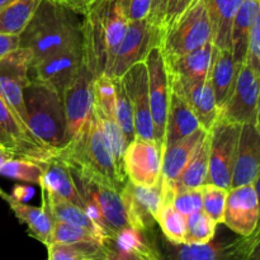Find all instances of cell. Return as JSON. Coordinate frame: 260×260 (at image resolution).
<instances>
[{"label":"cell","mask_w":260,"mask_h":260,"mask_svg":"<svg viewBox=\"0 0 260 260\" xmlns=\"http://www.w3.org/2000/svg\"><path fill=\"white\" fill-rule=\"evenodd\" d=\"M245 62L260 75V9L251 28Z\"/></svg>","instance_id":"obj_41"},{"label":"cell","mask_w":260,"mask_h":260,"mask_svg":"<svg viewBox=\"0 0 260 260\" xmlns=\"http://www.w3.org/2000/svg\"><path fill=\"white\" fill-rule=\"evenodd\" d=\"M201 193L203 212L210 216L217 225L222 223L229 190L215 184H205L201 187Z\"/></svg>","instance_id":"obj_38"},{"label":"cell","mask_w":260,"mask_h":260,"mask_svg":"<svg viewBox=\"0 0 260 260\" xmlns=\"http://www.w3.org/2000/svg\"><path fill=\"white\" fill-rule=\"evenodd\" d=\"M217 223L206 215L203 211L196 212L187 217V231L184 243L206 244L212 240L216 235Z\"/></svg>","instance_id":"obj_36"},{"label":"cell","mask_w":260,"mask_h":260,"mask_svg":"<svg viewBox=\"0 0 260 260\" xmlns=\"http://www.w3.org/2000/svg\"><path fill=\"white\" fill-rule=\"evenodd\" d=\"M260 221V207L254 184L231 188L226 200L223 225L240 236H250Z\"/></svg>","instance_id":"obj_18"},{"label":"cell","mask_w":260,"mask_h":260,"mask_svg":"<svg viewBox=\"0 0 260 260\" xmlns=\"http://www.w3.org/2000/svg\"><path fill=\"white\" fill-rule=\"evenodd\" d=\"M43 174L41 179V189H45L62 200L69 201L84 210V203L74 183L73 175L68 165L55 154L45 160H41Z\"/></svg>","instance_id":"obj_22"},{"label":"cell","mask_w":260,"mask_h":260,"mask_svg":"<svg viewBox=\"0 0 260 260\" xmlns=\"http://www.w3.org/2000/svg\"><path fill=\"white\" fill-rule=\"evenodd\" d=\"M152 246L159 260H249L254 248V236H240L229 240H215L206 244L170 243L156 230L142 233Z\"/></svg>","instance_id":"obj_4"},{"label":"cell","mask_w":260,"mask_h":260,"mask_svg":"<svg viewBox=\"0 0 260 260\" xmlns=\"http://www.w3.org/2000/svg\"><path fill=\"white\" fill-rule=\"evenodd\" d=\"M210 132H207L206 137L188 164L185 165L184 170L180 173L179 178L173 187L172 197L175 192L185 189H200L202 185L207 184L208 182V168H210ZM172 200V198H170Z\"/></svg>","instance_id":"obj_30"},{"label":"cell","mask_w":260,"mask_h":260,"mask_svg":"<svg viewBox=\"0 0 260 260\" xmlns=\"http://www.w3.org/2000/svg\"><path fill=\"white\" fill-rule=\"evenodd\" d=\"M168 0H152L151 4V10H150V14L147 17V19L160 29L162 24V20H164L165 15V9H167Z\"/></svg>","instance_id":"obj_44"},{"label":"cell","mask_w":260,"mask_h":260,"mask_svg":"<svg viewBox=\"0 0 260 260\" xmlns=\"http://www.w3.org/2000/svg\"><path fill=\"white\" fill-rule=\"evenodd\" d=\"M102 236L71 223L53 221L52 241L51 243L75 244V243H107Z\"/></svg>","instance_id":"obj_37"},{"label":"cell","mask_w":260,"mask_h":260,"mask_svg":"<svg viewBox=\"0 0 260 260\" xmlns=\"http://www.w3.org/2000/svg\"><path fill=\"white\" fill-rule=\"evenodd\" d=\"M241 124L220 118L215 121L210 132V168L207 184H215L230 190L234 164Z\"/></svg>","instance_id":"obj_7"},{"label":"cell","mask_w":260,"mask_h":260,"mask_svg":"<svg viewBox=\"0 0 260 260\" xmlns=\"http://www.w3.org/2000/svg\"><path fill=\"white\" fill-rule=\"evenodd\" d=\"M50 2L56 3L58 5L69 8V9L74 10V12L79 13V14H85L86 9H88L89 4L86 0H50Z\"/></svg>","instance_id":"obj_46"},{"label":"cell","mask_w":260,"mask_h":260,"mask_svg":"<svg viewBox=\"0 0 260 260\" xmlns=\"http://www.w3.org/2000/svg\"><path fill=\"white\" fill-rule=\"evenodd\" d=\"M25 124L45 146L58 150L66 144V117L62 96L55 89L29 80L23 91Z\"/></svg>","instance_id":"obj_3"},{"label":"cell","mask_w":260,"mask_h":260,"mask_svg":"<svg viewBox=\"0 0 260 260\" xmlns=\"http://www.w3.org/2000/svg\"><path fill=\"white\" fill-rule=\"evenodd\" d=\"M131 102L137 139L154 140V123L149 96V75L145 61L135 63L121 78Z\"/></svg>","instance_id":"obj_17"},{"label":"cell","mask_w":260,"mask_h":260,"mask_svg":"<svg viewBox=\"0 0 260 260\" xmlns=\"http://www.w3.org/2000/svg\"><path fill=\"white\" fill-rule=\"evenodd\" d=\"M175 210L185 217L202 211V193L200 189H185L175 192L170 200Z\"/></svg>","instance_id":"obj_40"},{"label":"cell","mask_w":260,"mask_h":260,"mask_svg":"<svg viewBox=\"0 0 260 260\" xmlns=\"http://www.w3.org/2000/svg\"><path fill=\"white\" fill-rule=\"evenodd\" d=\"M70 173L83 200L84 211L102 229L109 240L124 229L131 228L121 192L102 183L86 179L74 172Z\"/></svg>","instance_id":"obj_5"},{"label":"cell","mask_w":260,"mask_h":260,"mask_svg":"<svg viewBox=\"0 0 260 260\" xmlns=\"http://www.w3.org/2000/svg\"><path fill=\"white\" fill-rule=\"evenodd\" d=\"M41 0H15L0 9V33L19 36L35 15Z\"/></svg>","instance_id":"obj_32"},{"label":"cell","mask_w":260,"mask_h":260,"mask_svg":"<svg viewBox=\"0 0 260 260\" xmlns=\"http://www.w3.org/2000/svg\"><path fill=\"white\" fill-rule=\"evenodd\" d=\"M255 127L258 128V131L260 132V95H259V101H258V106H256V114H255V122H254Z\"/></svg>","instance_id":"obj_50"},{"label":"cell","mask_w":260,"mask_h":260,"mask_svg":"<svg viewBox=\"0 0 260 260\" xmlns=\"http://www.w3.org/2000/svg\"><path fill=\"white\" fill-rule=\"evenodd\" d=\"M145 63L149 75V96L154 123V141L164 147L170 84L164 57L159 47H154L150 51L145 58Z\"/></svg>","instance_id":"obj_14"},{"label":"cell","mask_w":260,"mask_h":260,"mask_svg":"<svg viewBox=\"0 0 260 260\" xmlns=\"http://www.w3.org/2000/svg\"><path fill=\"white\" fill-rule=\"evenodd\" d=\"M0 146L19 157H25L33 161H41L52 156L56 150L45 146L37 137L32 135L24 122L0 96Z\"/></svg>","instance_id":"obj_9"},{"label":"cell","mask_w":260,"mask_h":260,"mask_svg":"<svg viewBox=\"0 0 260 260\" xmlns=\"http://www.w3.org/2000/svg\"><path fill=\"white\" fill-rule=\"evenodd\" d=\"M260 9V0H243L235 15L231 30V52L235 62L241 66L246 60L249 38Z\"/></svg>","instance_id":"obj_29"},{"label":"cell","mask_w":260,"mask_h":260,"mask_svg":"<svg viewBox=\"0 0 260 260\" xmlns=\"http://www.w3.org/2000/svg\"><path fill=\"white\" fill-rule=\"evenodd\" d=\"M30 63V53L20 47L0 60V96L24 123L25 108L23 91L29 81Z\"/></svg>","instance_id":"obj_15"},{"label":"cell","mask_w":260,"mask_h":260,"mask_svg":"<svg viewBox=\"0 0 260 260\" xmlns=\"http://www.w3.org/2000/svg\"><path fill=\"white\" fill-rule=\"evenodd\" d=\"M56 155L68 165L70 172L118 192H122L128 180L117 164L108 139L94 112L78 134L65 146L56 150Z\"/></svg>","instance_id":"obj_1"},{"label":"cell","mask_w":260,"mask_h":260,"mask_svg":"<svg viewBox=\"0 0 260 260\" xmlns=\"http://www.w3.org/2000/svg\"><path fill=\"white\" fill-rule=\"evenodd\" d=\"M254 240H255V239H254ZM249 260H260V238L255 240L253 250H251L250 255H249Z\"/></svg>","instance_id":"obj_48"},{"label":"cell","mask_w":260,"mask_h":260,"mask_svg":"<svg viewBox=\"0 0 260 260\" xmlns=\"http://www.w3.org/2000/svg\"><path fill=\"white\" fill-rule=\"evenodd\" d=\"M253 236H254V239H259L260 238V225L258 226V228H256V230L254 231Z\"/></svg>","instance_id":"obj_52"},{"label":"cell","mask_w":260,"mask_h":260,"mask_svg":"<svg viewBox=\"0 0 260 260\" xmlns=\"http://www.w3.org/2000/svg\"><path fill=\"white\" fill-rule=\"evenodd\" d=\"M94 79V75L84 63L76 78L63 90L62 103L65 109L68 140L66 144L78 134L93 112Z\"/></svg>","instance_id":"obj_16"},{"label":"cell","mask_w":260,"mask_h":260,"mask_svg":"<svg viewBox=\"0 0 260 260\" xmlns=\"http://www.w3.org/2000/svg\"><path fill=\"white\" fill-rule=\"evenodd\" d=\"M152 0H124L129 22L141 20L149 17Z\"/></svg>","instance_id":"obj_43"},{"label":"cell","mask_w":260,"mask_h":260,"mask_svg":"<svg viewBox=\"0 0 260 260\" xmlns=\"http://www.w3.org/2000/svg\"><path fill=\"white\" fill-rule=\"evenodd\" d=\"M13 2H15V0H0V9L5 8V7H7V5L12 4Z\"/></svg>","instance_id":"obj_51"},{"label":"cell","mask_w":260,"mask_h":260,"mask_svg":"<svg viewBox=\"0 0 260 260\" xmlns=\"http://www.w3.org/2000/svg\"><path fill=\"white\" fill-rule=\"evenodd\" d=\"M202 128L194 112L187 103L184 96L170 86L169 108H168L167 126H165L164 149L189 136Z\"/></svg>","instance_id":"obj_23"},{"label":"cell","mask_w":260,"mask_h":260,"mask_svg":"<svg viewBox=\"0 0 260 260\" xmlns=\"http://www.w3.org/2000/svg\"><path fill=\"white\" fill-rule=\"evenodd\" d=\"M86 2H88V4H90V3L94 2V0H86Z\"/></svg>","instance_id":"obj_53"},{"label":"cell","mask_w":260,"mask_h":260,"mask_svg":"<svg viewBox=\"0 0 260 260\" xmlns=\"http://www.w3.org/2000/svg\"><path fill=\"white\" fill-rule=\"evenodd\" d=\"M159 43L160 29L147 18L129 22L106 75L112 79L122 78L135 63L145 61L152 48L159 47Z\"/></svg>","instance_id":"obj_8"},{"label":"cell","mask_w":260,"mask_h":260,"mask_svg":"<svg viewBox=\"0 0 260 260\" xmlns=\"http://www.w3.org/2000/svg\"><path fill=\"white\" fill-rule=\"evenodd\" d=\"M260 172V132L254 123L241 124L231 188L253 184Z\"/></svg>","instance_id":"obj_21"},{"label":"cell","mask_w":260,"mask_h":260,"mask_svg":"<svg viewBox=\"0 0 260 260\" xmlns=\"http://www.w3.org/2000/svg\"><path fill=\"white\" fill-rule=\"evenodd\" d=\"M211 41V25L203 0H194L184 14L160 35L159 48L164 61L202 47Z\"/></svg>","instance_id":"obj_6"},{"label":"cell","mask_w":260,"mask_h":260,"mask_svg":"<svg viewBox=\"0 0 260 260\" xmlns=\"http://www.w3.org/2000/svg\"><path fill=\"white\" fill-rule=\"evenodd\" d=\"M260 95V75L246 62L239 68L235 85L228 101L218 108L220 118L235 123H254Z\"/></svg>","instance_id":"obj_10"},{"label":"cell","mask_w":260,"mask_h":260,"mask_svg":"<svg viewBox=\"0 0 260 260\" xmlns=\"http://www.w3.org/2000/svg\"><path fill=\"white\" fill-rule=\"evenodd\" d=\"M157 225L161 234L174 244L184 243L187 231V217L178 212L172 202H164L157 216Z\"/></svg>","instance_id":"obj_33"},{"label":"cell","mask_w":260,"mask_h":260,"mask_svg":"<svg viewBox=\"0 0 260 260\" xmlns=\"http://www.w3.org/2000/svg\"><path fill=\"white\" fill-rule=\"evenodd\" d=\"M107 245H108V254H107L106 260H159L146 239L141 245L136 248H118L111 240H108Z\"/></svg>","instance_id":"obj_39"},{"label":"cell","mask_w":260,"mask_h":260,"mask_svg":"<svg viewBox=\"0 0 260 260\" xmlns=\"http://www.w3.org/2000/svg\"><path fill=\"white\" fill-rule=\"evenodd\" d=\"M239 68L240 66H238V63L235 62L231 50L213 48V57L208 80L212 85L218 108H221L230 96L235 85Z\"/></svg>","instance_id":"obj_26"},{"label":"cell","mask_w":260,"mask_h":260,"mask_svg":"<svg viewBox=\"0 0 260 260\" xmlns=\"http://www.w3.org/2000/svg\"><path fill=\"white\" fill-rule=\"evenodd\" d=\"M213 48V43L207 42L187 55L164 61L168 75L188 80H207L212 63Z\"/></svg>","instance_id":"obj_27"},{"label":"cell","mask_w":260,"mask_h":260,"mask_svg":"<svg viewBox=\"0 0 260 260\" xmlns=\"http://www.w3.org/2000/svg\"><path fill=\"white\" fill-rule=\"evenodd\" d=\"M193 3H194V0H168L164 20H162L161 28H160V35L165 29H168L170 25L174 24Z\"/></svg>","instance_id":"obj_42"},{"label":"cell","mask_w":260,"mask_h":260,"mask_svg":"<svg viewBox=\"0 0 260 260\" xmlns=\"http://www.w3.org/2000/svg\"><path fill=\"white\" fill-rule=\"evenodd\" d=\"M19 47L30 53V65L60 51L83 47V14L50 0H41L19 35Z\"/></svg>","instance_id":"obj_2"},{"label":"cell","mask_w":260,"mask_h":260,"mask_svg":"<svg viewBox=\"0 0 260 260\" xmlns=\"http://www.w3.org/2000/svg\"><path fill=\"white\" fill-rule=\"evenodd\" d=\"M211 25V41L216 48L231 50L234 19L243 0H203Z\"/></svg>","instance_id":"obj_25"},{"label":"cell","mask_w":260,"mask_h":260,"mask_svg":"<svg viewBox=\"0 0 260 260\" xmlns=\"http://www.w3.org/2000/svg\"><path fill=\"white\" fill-rule=\"evenodd\" d=\"M107 243H51L46 246L47 260H106Z\"/></svg>","instance_id":"obj_31"},{"label":"cell","mask_w":260,"mask_h":260,"mask_svg":"<svg viewBox=\"0 0 260 260\" xmlns=\"http://www.w3.org/2000/svg\"><path fill=\"white\" fill-rule=\"evenodd\" d=\"M42 174L43 170L40 162L19 156L8 160L0 168V175L3 177L29 183V184H40Z\"/></svg>","instance_id":"obj_34"},{"label":"cell","mask_w":260,"mask_h":260,"mask_svg":"<svg viewBox=\"0 0 260 260\" xmlns=\"http://www.w3.org/2000/svg\"><path fill=\"white\" fill-rule=\"evenodd\" d=\"M116 86V118L122 134H123L126 145L136 139L135 135V119L131 102L126 93L121 78L114 79Z\"/></svg>","instance_id":"obj_35"},{"label":"cell","mask_w":260,"mask_h":260,"mask_svg":"<svg viewBox=\"0 0 260 260\" xmlns=\"http://www.w3.org/2000/svg\"><path fill=\"white\" fill-rule=\"evenodd\" d=\"M84 63L83 47L60 51L30 65L29 80L46 84L62 96L63 90L76 78Z\"/></svg>","instance_id":"obj_13"},{"label":"cell","mask_w":260,"mask_h":260,"mask_svg":"<svg viewBox=\"0 0 260 260\" xmlns=\"http://www.w3.org/2000/svg\"><path fill=\"white\" fill-rule=\"evenodd\" d=\"M207 132V129L200 128L189 136L184 137L180 141L164 149V151H162L161 178H160L164 202H170L175 182L179 178L180 173L184 170L185 165L188 164L196 150L198 149L201 142L203 141Z\"/></svg>","instance_id":"obj_19"},{"label":"cell","mask_w":260,"mask_h":260,"mask_svg":"<svg viewBox=\"0 0 260 260\" xmlns=\"http://www.w3.org/2000/svg\"><path fill=\"white\" fill-rule=\"evenodd\" d=\"M168 76L170 86L184 96L202 128L210 131L218 116V107L210 80H188Z\"/></svg>","instance_id":"obj_20"},{"label":"cell","mask_w":260,"mask_h":260,"mask_svg":"<svg viewBox=\"0 0 260 260\" xmlns=\"http://www.w3.org/2000/svg\"><path fill=\"white\" fill-rule=\"evenodd\" d=\"M254 188H255V192H256V196H258V201H259V207H260V172L258 174V177L255 178V180H254ZM259 225H260V221H259ZM258 225V226H259Z\"/></svg>","instance_id":"obj_49"},{"label":"cell","mask_w":260,"mask_h":260,"mask_svg":"<svg viewBox=\"0 0 260 260\" xmlns=\"http://www.w3.org/2000/svg\"><path fill=\"white\" fill-rule=\"evenodd\" d=\"M13 157H18V155L15 152H13L12 150H8L5 147L0 146V168L3 167L4 162H7L8 160L13 159Z\"/></svg>","instance_id":"obj_47"},{"label":"cell","mask_w":260,"mask_h":260,"mask_svg":"<svg viewBox=\"0 0 260 260\" xmlns=\"http://www.w3.org/2000/svg\"><path fill=\"white\" fill-rule=\"evenodd\" d=\"M19 48V36L0 33V60Z\"/></svg>","instance_id":"obj_45"},{"label":"cell","mask_w":260,"mask_h":260,"mask_svg":"<svg viewBox=\"0 0 260 260\" xmlns=\"http://www.w3.org/2000/svg\"><path fill=\"white\" fill-rule=\"evenodd\" d=\"M42 190V206L46 208L53 221L80 226V228L86 229V230L102 236L106 240H109L106 234L102 231V229L89 217V215L83 208L69 202V201L62 200L47 190Z\"/></svg>","instance_id":"obj_28"},{"label":"cell","mask_w":260,"mask_h":260,"mask_svg":"<svg viewBox=\"0 0 260 260\" xmlns=\"http://www.w3.org/2000/svg\"><path fill=\"white\" fill-rule=\"evenodd\" d=\"M164 147L154 140L135 139L123 152V170L127 179L141 187H152L161 178Z\"/></svg>","instance_id":"obj_11"},{"label":"cell","mask_w":260,"mask_h":260,"mask_svg":"<svg viewBox=\"0 0 260 260\" xmlns=\"http://www.w3.org/2000/svg\"><path fill=\"white\" fill-rule=\"evenodd\" d=\"M0 197L9 205L15 217L27 226L30 238L36 239L46 246L50 245L52 241L53 220L43 206L35 207L27 205L23 201L15 200L12 194L4 193L2 188H0Z\"/></svg>","instance_id":"obj_24"},{"label":"cell","mask_w":260,"mask_h":260,"mask_svg":"<svg viewBox=\"0 0 260 260\" xmlns=\"http://www.w3.org/2000/svg\"><path fill=\"white\" fill-rule=\"evenodd\" d=\"M121 197L128 223L134 230L146 233L157 225L159 211L164 203L161 182L152 187H141L127 180Z\"/></svg>","instance_id":"obj_12"}]
</instances>
